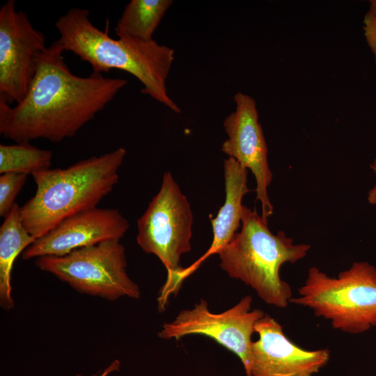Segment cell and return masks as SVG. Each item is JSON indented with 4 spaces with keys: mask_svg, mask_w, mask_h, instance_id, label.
<instances>
[{
    "mask_svg": "<svg viewBox=\"0 0 376 376\" xmlns=\"http://www.w3.org/2000/svg\"><path fill=\"white\" fill-rule=\"evenodd\" d=\"M235 109L224 121L228 139L221 145V151L249 169L256 182V201H260L262 217L268 219L273 214V205L267 188L273 174L267 158V146L260 123L255 100L237 92L234 95Z\"/></svg>",
    "mask_w": 376,
    "mask_h": 376,
    "instance_id": "30bf717a",
    "label": "cell"
},
{
    "mask_svg": "<svg viewBox=\"0 0 376 376\" xmlns=\"http://www.w3.org/2000/svg\"><path fill=\"white\" fill-rule=\"evenodd\" d=\"M36 266L75 290L110 301L123 297L139 299L140 288L127 273L125 247L111 240L61 256L37 258Z\"/></svg>",
    "mask_w": 376,
    "mask_h": 376,
    "instance_id": "52a82bcc",
    "label": "cell"
},
{
    "mask_svg": "<svg viewBox=\"0 0 376 376\" xmlns=\"http://www.w3.org/2000/svg\"><path fill=\"white\" fill-rule=\"evenodd\" d=\"M298 295L290 303L309 308L335 329L357 334L376 326V267L368 262H354L335 277L311 267Z\"/></svg>",
    "mask_w": 376,
    "mask_h": 376,
    "instance_id": "5b68a950",
    "label": "cell"
},
{
    "mask_svg": "<svg viewBox=\"0 0 376 376\" xmlns=\"http://www.w3.org/2000/svg\"><path fill=\"white\" fill-rule=\"evenodd\" d=\"M363 34L376 63V12L369 10L363 21Z\"/></svg>",
    "mask_w": 376,
    "mask_h": 376,
    "instance_id": "ac0fdd59",
    "label": "cell"
},
{
    "mask_svg": "<svg viewBox=\"0 0 376 376\" xmlns=\"http://www.w3.org/2000/svg\"><path fill=\"white\" fill-rule=\"evenodd\" d=\"M192 224L188 200L167 171L159 191L137 220L138 244L144 252L155 255L167 270L166 281L157 299L160 311L185 279V268L180 266V260L182 254L191 250Z\"/></svg>",
    "mask_w": 376,
    "mask_h": 376,
    "instance_id": "8992f818",
    "label": "cell"
},
{
    "mask_svg": "<svg viewBox=\"0 0 376 376\" xmlns=\"http://www.w3.org/2000/svg\"><path fill=\"white\" fill-rule=\"evenodd\" d=\"M19 207L15 203L0 227V305L6 311L15 306L10 283L14 262L36 240L24 227Z\"/></svg>",
    "mask_w": 376,
    "mask_h": 376,
    "instance_id": "5bb4252c",
    "label": "cell"
},
{
    "mask_svg": "<svg viewBox=\"0 0 376 376\" xmlns=\"http://www.w3.org/2000/svg\"><path fill=\"white\" fill-rule=\"evenodd\" d=\"M120 363L118 360L113 361L103 372L99 375H94L93 376H108L111 373L118 370L120 367ZM76 376H82L81 375H77Z\"/></svg>",
    "mask_w": 376,
    "mask_h": 376,
    "instance_id": "ffe728a7",
    "label": "cell"
},
{
    "mask_svg": "<svg viewBox=\"0 0 376 376\" xmlns=\"http://www.w3.org/2000/svg\"><path fill=\"white\" fill-rule=\"evenodd\" d=\"M254 330L258 339L251 344V376H313L329 362L328 349L299 347L268 314L257 321Z\"/></svg>",
    "mask_w": 376,
    "mask_h": 376,
    "instance_id": "8fae6325",
    "label": "cell"
},
{
    "mask_svg": "<svg viewBox=\"0 0 376 376\" xmlns=\"http://www.w3.org/2000/svg\"><path fill=\"white\" fill-rule=\"evenodd\" d=\"M241 223L240 231L217 253L221 268L250 286L267 304L286 307L292 293L290 284L281 279L280 268L304 258L311 245L294 244L282 230L273 234L267 219L256 209L244 205Z\"/></svg>",
    "mask_w": 376,
    "mask_h": 376,
    "instance_id": "277c9868",
    "label": "cell"
},
{
    "mask_svg": "<svg viewBox=\"0 0 376 376\" xmlns=\"http://www.w3.org/2000/svg\"><path fill=\"white\" fill-rule=\"evenodd\" d=\"M45 36L26 14L17 10L15 0L0 8V98L11 105L28 93L36 68V57L46 49Z\"/></svg>",
    "mask_w": 376,
    "mask_h": 376,
    "instance_id": "9c48e42d",
    "label": "cell"
},
{
    "mask_svg": "<svg viewBox=\"0 0 376 376\" xmlns=\"http://www.w3.org/2000/svg\"><path fill=\"white\" fill-rule=\"evenodd\" d=\"M225 201L214 218L210 217L213 240L208 250L189 268L194 271L207 257L228 244L240 226L243 197L251 190L247 186L248 170L233 157L224 159Z\"/></svg>",
    "mask_w": 376,
    "mask_h": 376,
    "instance_id": "4fadbf2b",
    "label": "cell"
},
{
    "mask_svg": "<svg viewBox=\"0 0 376 376\" xmlns=\"http://www.w3.org/2000/svg\"><path fill=\"white\" fill-rule=\"evenodd\" d=\"M88 10L72 8L61 16L55 26L64 52H71L88 63L93 72L126 71L143 85L141 91L175 113L180 107L169 97L166 79L174 60V50L152 40L111 38L89 19Z\"/></svg>",
    "mask_w": 376,
    "mask_h": 376,
    "instance_id": "7a4b0ae2",
    "label": "cell"
},
{
    "mask_svg": "<svg viewBox=\"0 0 376 376\" xmlns=\"http://www.w3.org/2000/svg\"><path fill=\"white\" fill-rule=\"evenodd\" d=\"M125 155V148L120 147L66 169L33 173L35 194L19 207L25 229L38 239L63 220L97 207L118 182Z\"/></svg>",
    "mask_w": 376,
    "mask_h": 376,
    "instance_id": "3957f363",
    "label": "cell"
},
{
    "mask_svg": "<svg viewBox=\"0 0 376 376\" xmlns=\"http://www.w3.org/2000/svg\"><path fill=\"white\" fill-rule=\"evenodd\" d=\"M370 169L374 171L376 175V159L370 166ZM368 201L371 205H376V186L373 187L368 194Z\"/></svg>",
    "mask_w": 376,
    "mask_h": 376,
    "instance_id": "d6986e66",
    "label": "cell"
},
{
    "mask_svg": "<svg viewBox=\"0 0 376 376\" xmlns=\"http://www.w3.org/2000/svg\"><path fill=\"white\" fill-rule=\"evenodd\" d=\"M52 152L37 148L29 142L0 144V173H18L31 175L49 169Z\"/></svg>",
    "mask_w": 376,
    "mask_h": 376,
    "instance_id": "2e32d148",
    "label": "cell"
},
{
    "mask_svg": "<svg viewBox=\"0 0 376 376\" xmlns=\"http://www.w3.org/2000/svg\"><path fill=\"white\" fill-rule=\"evenodd\" d=\"M369 10L376 12V0H371L370 1Z\"/></svg>",
    "mask_w": 376,
    "mask_h": 376,
    "instance_id": "44dd1931",
    "label": "cell"
},
{
    "mask_svg": "<svg viewBox=\"0 0 376 376\" xmlns=\"http://www.w3.org/2000/svg\"><path fill=\"white\" fill-rule=\"evenodd\" d=\"M58 40L36 57L34 77L25 97L14 107L0 98V133L15 143L45 139L58 143L74 136L127 83L92 72H71Z\"/></svg>",
    "mask_w": 376,
    "mask_h": 376,
    "instance_id": "6da1fadb",
    "label": "cell"
},
{
    "mask_svg": "<svg viewBox=\"0 0 376 376\" xmlns=\"http://www.w3.org/2000/svg\"><path fill=\"white\" fill-rule=\"evenodd\" d=\"M28 175L6 173L0 175V216L6 217L11 211L17 195L26 181Z\"/></svg>",
    "mask_w": 376,
    "mask_h": 376,
    "instance_id": "e0dca14e",
    "label": "cell"
},
{
    "mask_svg": "<svg viewBox=\"0 0 376 376\" xmlns=\"http://www.w3.org/2000/svg\"><path fill=\"white\" fill-rule=\"evenodd\" d=\"M171 0H132L125 7L115 28L119 38L152 41V35Z\"/></svg>",
    "mask_w": 376,
    "mask_h": 376,
    "instance_id": "9a60e30c",
    "label": "cell"
},
{
    "mask_svg": "<svg viewBox=\"0 0 376 376\" xmlns=\"http://www.w3.org/2000/svg\"><path fill=\"white\" fill-rule=\"evenodd\" d=\"M129 226L127 220L118 209H91L63 220L36 239L24 251L22 258L61 256L101 242L120 240Z\"/></svg>",
    "mask_w": 376,
    "mask_h": 376,
    "instance_id": "7c38bea8",
    "label": "cell"
},
{
    "mask_svg": "<svg viewBox=\"0 0 376 376\" xmlns=\"http://www.w3.org/2000/svg\"><path fill=\"white\" fill-rule=\"evenodd\" d=\"M252 297L246 295L229 309L212 313L207 302L201 299L191 309L181 311L171 322L164 323L158 333L160 338L169 340L189 335H203L215 340L241 360L246 376H251V336L263 311L251 309Z\"/></svg>",
    "mask_w": 376,
    "mask_h": 376,
    "instance_id": "ba28073f",
    "label": "cell"
}]
</instances>
